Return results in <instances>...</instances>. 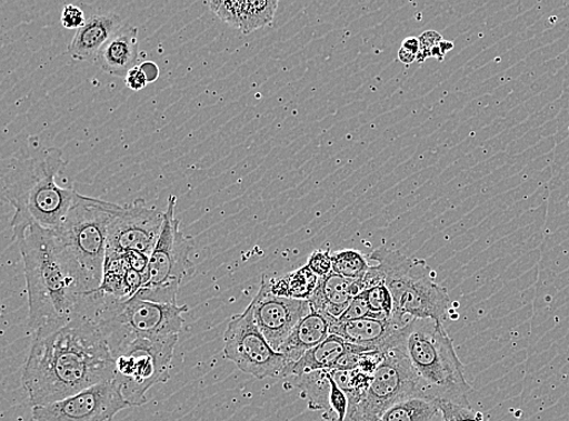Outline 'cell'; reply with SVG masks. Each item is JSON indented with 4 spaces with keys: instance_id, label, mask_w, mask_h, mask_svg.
Instances as JSON below:
<instances>
[{
    "instance_id": "6da1fadb",
    "label": "cell",
    "mask_w": 569,
    "mask_h": 421,
    "mask_svg": "<svg viewBox=\"0 0 569 421\" xmlns=\"http://www.w3.org/2000/svg\"><path fill=\"white\" fill-rule=\"evenodd\" d=\"M116 360L87 309L68 324L34 338L22 384L32 407L58 402L112 381Z\"/></svg>"
},
{
    "instance_id": "7a4b0ae2",
    "label": "cell",
    "mask_w": 569,
    "mask_h": 421,
    "mask_svg": "<svg viewBox=\"0 0 569 421\" xmlns=\"http://www.w3.org/2000/svg\"><path fill=\"white\" fill-rule=\"evenodd\" d=\"M12 232L28 283L31 333L33 339L43 337L84 312L89 295L54 231L31 223Z\"/></svg>"
},
{
    "instance_id": "3957f363",
    "label": "cell",
    "mask_w": 569,
    "mask_h": 421,
    "mask_svg": "<svg viewBox=\"0 0 569 421\" xmlns=\"http://www.w3.org/2000/svg\"><path fill=\"white\" fill-rule=\"evenodd\" d=\"M66 166L57 148H39L10 162L3 177V200L16 209L12 231L31 223L47 230L61 225L78 193L58 182Z\"/></svg>"
},
{
    "instance_id": "277c9868",
    "label": "cell",
    "mask_w": 569,
    "mask_h": 421,
    "mask_svg": "<svg viewBox=\"0 0 569 421\" xmlns=\"http://www.w3.org/2000/svg\"><path fill=\"white\" fill-rule=\"evenodd\" d=\"M403 345L420 380L423 397L436 402L471 407L469 394L472 388L443 324L433 320L410 321L405 327Z\"/></svg>"
},
{
    "instance_id": "5b68a950",
    "label": "cell",
    "mask_w": 569,
    "mask_h": 421,
    "mask_svg": "<svg viewBox=\"0 0 569 421\" xmlns=\"http://www.w3.org/2000/svg\"><path fill=\"white\" fill-rule=\"evenodd\" d=\"M187 307L137 297L122 301L99 292L89 298L88 313L98 324L113 358L136 341L179 339Z\"/></svg>"
},
{
    "instance_id": "8992f818",
    "label": "cell",
    "mask_w": 569,
    "mask_h": 421,
    "mask_svg": "<svg viewBox=\"0 0 569 421\" xmlns=\"http://www.w3.org/2000/svg\"><path fill=\"white\" fill-rule=\"evenodd\" d=\"M119 207L77 193L69 214L52 230L88 295L101 285L109 227Z\"/></svg>"
},
{
    "instance_id": "52a82bcc",
    "label": "cell",
    "mask_w": 569,
    "mask_h": 421,
    "mask_svg": "<svg viewBox=\"0 0 569 421\" xmlns=\"http://www.w3.org/2000/svg\"><path fill=\"white\" fill-rule=\"evenodd\" d=\"M386 273V285L393 298V319L433 320L443 324L451 309L447 289L435 281L426 260L408 258L399 250L380 247L368 257Z\"/></svg>"
},
{
    "instance_id": "ba28073f",
    "label": "cell",
    "mask_w": 569,
    "mask_h": 421,
    "mask_svg": "<svg viewBox=\"0 0 569 421\" xmlns=\"http://www.w3.org/2000/svg\"><path fill=\"white\" fill-rule=\"evenodd\" d=\"M177 202V196L168 197L164 227L150 257L147 282L137 294L139 299L177 305L180 285L194 270L190 259L193 243L180 230Z\"/></svg>"
},
{
    "instance_id": "9c48e42d",
    "label": "cell",
    "mask_w": 569,
    "mask_h": 421,
    "mask_svg": "<svg viewBox=\"0 0 569 421\" xmlns=\"http://www.w3.org/2000/svg\"><path fill=\"white\" fill-rule=\"evenodd\" d=\"M410 398L426 397L407 357L402 337L399 344L387 350L386 359L373 375L372 385L359 402L349 408L348 418L350 421H379L389 408Z\"/></svg>"
},
{
    "instance_id": "30bf717a",
    "label": "cell",
    "mask_w": 569,
    "mask_h": 421,
    "mask_svg": "<svg viewBox=\"0 0 569 421\" xmlns=\"http://www.w3.org/2000/svg\"><path fill=\"white\" fill-rule=\"evenodd\" d=\"M177 344V340H140L114 357L113 381L131 408L147 403L148 391L169 379V367Z\"/></svg>"
},
{
    "instance_id": "8fae6325",
    "label": "cell",
    "mask_w": 569,
    "mask_h": 421,
    "mask_svg": "<svg viewBox=\"0 0 569 421\" xmlns=\"http://www.w3.org/2000/svg\"><path fill=\"white\" fill-rule=\"evenodd\" d=\"M223 357L241 372L260 380L289 377L290 364L259 331L250 305L230 320L223 333Z\"/></svg>"
},
{
    "instance_id": "7c38bea8",
    "label": "cell",
    "mask_w": 569,
    "mask_h": 421,
    "mask_svg": "<svg viewBox=\"0 0 569 421\" xmlns=\"http://www.w3.org/2000/svg\"><path fill=\"white\" fill-rule=\"evenodd\" d=\"M164 212L138 199L117 210L109 227L106 257L136 252L151 257L164 227Z\"/></svg>"
},
{
    "instance_id": "4fadbf2b",
    "label": "cell",
    "mask_w": 569,
    "mask_h": 421,
    "mask_svg": "<svg viewBox=\"0 0 569 421\" xmlns=\"http://www.w3.org/2000/svg\"><path fill=\"white\" fill-rule=\"evenodd\" d=\"M131 408L114 381H103L68 399L33 407L36 421H110Z\"/></svg>"
},
{
    "instance_id": "5bb4252c",
    "label": "cell",
    "mask_w": 569,
    "mask_h": 421,
    "mask_svg": "<svg viewBox=\"0 0 569 421\" xmlns=\"http://www.w3.org/2000/svg\"><path fill=\"white\" fill-rule=\"evenodd\" d=\"M259 331L278 352L298 323L311 311L309 300L277 297L263 275L258 294L250 304Z\"/></svg>"
},
{
    "instance_id": "9a60e30c",
    "label": "cell",
    "mask_w": 569,
    "mask_h": 421,
    "mask_svg": "<svg viewBox=\"0 0 569 421\" xmlns=\"http://www.w3.org/2000/svg\"><path fill=\"white\" fill-rule=\"evenodd\" d=\"M392 318L390 321L362 319L357 321L340 322L330 320V334L337 335L350 344L368 349L388 350L399 344L405 327L409 323Z\"/></svg>"
},
{
    "instance_id": "2e32d148",
    "label": "cell",
    "mask_w": 569,
    "mask_h": 421,
    "mask_svg": "<svg viewBox=\"0 0 569 421\" xmlns=\"http://www.w3.org/2000/svg\"><path fill=\"white\" fill-rule=\"evenodd\" d=\"M223 22L249 34L273 22L278 8L277 0H233V2H207Z\"/></svg>"
},
{
    "instance_id": "e0dca14e",
    "label": "cell",
    "mask_w": 569,
    "mask_h": 421,
    "mask_svg": "<svg viewBox=\"0 0 569 421\" xmlns=\"http://www.w3.org/2000/svg\"><path fill=\"white\" fill-rule=\"evenodd\" d=\"M139 60V30L124 22L102 47L96 62L103 72L126 78Z\"/></svg>"
},
{
    "instance_id": "ac0fdd59",
    "label": "cell",
    "mask_w": 569,
    "mask_h": 421,
    "mask_svg": "<svg viewBox=\"0 0 569 421\" xmlns=\"http://www.w3.org/2000/svg\"><path fill=\"white\" fill-rule=\"evenodd\" d=\"M123 23L122 18L113 12L92 16L82 29L76 31L69 46V54L76 61H97L102 47Z\"/></svg>"
},
{
    "instance_id": "d6986e66",
    "label": "cell",
    "mask_w": 569,
    "mask_h": 421,
    "mask_svg": "<svg viewBox=\"0 0 569 421\" xmlns=\"http://www.w3.org/2000/svg\"><path fill=\"white\" fill-rule=\"evenodd\" d=\"M330 320H332V315L311 309L306 318L298 323L295 331L278 350L290 367L298 362L303 354L323 343L330 335Z\"/></svg>"
},
{
    "instance_id": "ffe728a7",
    "label": "cell",
    "mask_w": 569,
    "mask_h": 421,
    "mask_svg": "<svg viewBox=\"0 0 569 421\" xmlns=\"http://www.w3.org/2000/svg\"><path fill=\"white\" fill-rule=\"evenodd\" d=\"M352 280L343 279L336 272L320 279L312 297L309 299L311 309L339 319L353 299Z\"/></svg>"
},
{
    "instance_id": "44dd1931",
    "label": "cell",
    "mask_w": 569,
    "mask_h": 421,
    "mask_svg": "<svg viewBox=\"0 0 569 421\" xmlns=\"http://www.w3.org/2000/svg\"><path fill=\"white\" fill-rule=\"evenodd\" d=\"M349 348L348 341L330 334L323 343L303 354L298 362L290 367L289 377H300L317 371H333Z\"/></svg>"
},
{
    "instance_id": "7402d4cb",
    "label": "cell",
    "mask_w": 569,
    "mask_h": 421,
    "mask_svg": "<svg viewBox=\"0 0 569 421\" xmlns=\"http://www.w3.org/2000/svg\"><path fill=\"white\" fill-rule=\"evenodd\" d=\"M295 378V385L300 389L301 398L307 400L311 411H320L323 417L330 412V371H317Z\"/></svg>"
},
{
    "instance_id": "603a6c76",
    "label": "cell",
    "mask_w": 569,
    "mask_h": 421,
    "mask_svg": "<svg viewBox=\"0 0 569 421\" xmlns=\"http://www.w3.org/2000/svg\"><path fill=\"white\" fill-rule=\"evenodd\" d=\"M319 281L320 278H317L308 265L290 272L282 279H268L272 294L296 300H309Z\"/></svg>"
},
{
    "instance_id": "cb8c5ba5",
    "label": "cell",
    "mask_w": 569,
    "mask_h": 421,
    "mask_svg": "<svg viewBox=\"0 0 569 421\" xmlns=\"http://www.w3.org/2000/svg\"><path fill=\"white\" fill-rule=\"evenodd\" d=\"M439 412V402L410 398L393 404L379 421H432Z\"/></svg>"
},
{
    "instance_id": "d4e9b609",
    "label": "cell",
    "mask_w": 569,
    "mask_h": 421,
    "mask_svg": "<svg viewBox=\"0 0 569 421\" xmlns=\"http://www.w3.org/2000/svg\"><path fill=\"white\" fill-rule=\"evenodd\" d=\"M333 272L348 280H361L369 270V260L359 250L343 249L332 253Z\"/></svg>"
},
{
    "instance_id": "484cf974",
    "label": "cell",
    "mask_w": 569,
    "mask_h": 421,
    "mask_svg": "<svg viewBox=\"0 0 569 421\" xmlns=\"http://www.w3.org/2000/svg\"><path fill=\"white\" fill-rule=\"evenodd\" d=\"M368 309L369 319L390 321L393 318V298L386 284L367 289L362 293Z\"/></svg>"
},
{
    "instance_id": "4316f807",
    "label": "cell",
    "mask_w": 569,
    "mask_h": 421,
    "mask_svg": "<svg viewBox=\"0 0 569 421\" xmlns=\"http://www.w3.org/2000/svg\"><path fill=\"white\" fill-rule=\"evenodd\" d=\"M330 385H332L329 399L330 412L323 419L328 421H346L349 417V399L346 392L337 385L332 374H330Z\"/></svg>"
},
{
    "instance_id": "83f0119b",
    "label": "cell",
    "mask_w": 569,
    "mask_h": 421,
    "mask_svg": "<svg viewBox=\"0 0 569 421\" xmlns=\"http://www.w3.org/2000/svg\"><path fill=\"white\" fill-rule=\"evenodd\" d=\"M442 421H485L481 412L453 402H439Z\"/></svg>"
},
{
    "instance_id": "f1b7e54d",
    "label": "cell",
    "mask_w": 569,
    "mask_h": 421,
    "mask_svg": "<svg viewBox=\"0 0 569 421\" xmlns=\"http://www.w3.org/2000/svg\"><path fill=\"white\" fill-rule=\"evenodd\" d=\"M308 268L317 275L323 279L333 272L332 253L325 250H315L308 260Z\"/></svg>"
},
{
    "instance_id": "f546056e",
    "label": "cell",
    "mask_w": 569,
    "mask_h": 421,
    "mask_svg": "<svg viewBox=\"0 0 569 421\" xmlns=\"http://www.w3.org/2000/svg\"><path fill=\"white\" fill-rule=\"evenodd\" d=\"M61 24L66 30L82 29L87 22L84 11L76 6H64L61 12Z\"/></svg>"
},
{
    "instance_id": "4dcf8cb0",
    "label": "cell",
    "mask_w": 569,
    "mask_h": 421,
    "mask_svg": "<svg viewBox=\"0 0 569 421\" xmlns=\"http://www.w3.org/2000/svg\"><path fill=\"white\" fill-rule=\"evenodd\" d=\"M387 350H372L361 353L359 370L368 375H375L386 359Z\"/></svg>"
},
{
    "instance_id": "1f68e13d",
    "label": "cell",
    "mask_w": 569,
    "mask_h": 421,
    "mask_svg": "<svg viewBox=\"0 0 569 421\" xmlns=\"http://www.w3.org/2000/svg\"><path fill=\"white\" fill-rule=\"evenodd\" d=\"M369 318V309L362 294L356 297L350 305L338 319L340 322L357 321Z\"/></svg>"
},
{
    "instance_id": "d6a6232c",
    "label": "cell",
    "mask_w": 569,
    "mask_h": 421,
    "mask_svg": "<svg viewBox=\"0 0 569 421\" xmlns=\"http://www.w3.org/2000/svg\"><path fill=\"white\" fill-rule=\"evenodd\" d=\"M124 82L127 87L132 91H140L148 87V78L141 71L140 66H137L136 69H132L128 76L124 78Z\"/></svg>"
},
{
    "instance_id": "836d02e7",
    "label": "cell",
    "mask_w": 569,
    "mask_h": 421,
    "mask_svg": "<svg viewBox=\"0 0 569 421\" xmlns=\"http://www.w3.org/2000/svg\"><path fill=\"white\" fill-rule=\"evenodd\" d=\"M419 38L420 50L430 51L435 47H439L443 41L442 34L436 31L423 32Z\"/></svg>"
},
{
    "instance_id": "e575fe53",
    "label": "cell",
    "mask_w": 569,
    "mask_h": 421,
    "mask_svg": "<svg viewBox=\"0 0 569 421\" xmlns=\"http://www.w3.org/2000/svg\"><path fill=\"white\" fill-rule=\"evenodd\" d=\"M140 69L147 76L149 84L156 82L160 77V68L152 61L142 62Z\"/></svg>"
},
{
    "instance_id": "d590c367",
    "label": "cell",
    "mask_w": 569,
    "mask_h": 421,
    "mask_svg": "<svg viewBox=\"0 0 569 421\" xmlns=\"http://www.w3.org/2000/svg\"><path fill=\"white\" fill-rule=\"evenodd\" d=\"M409 52H412V54L418 56L420 51V42L419 38L417 37H408L405 39L402 47Z\"/></svg>"
},
{
    "instance_id": "8d00e7d4",
    "label": "cell",
    "mask_w": 569,
    "mask_h": 421,
    "mask_svg": "<svg viewBox=\"0 0 569 421\" xmlns=\"http://www.w3.org/2000/svg\"><path fill=\"white\" fill-rule=\"evenodd\" d=\"M399 60L405 64H410L417 61V56L412 54V52L407 51L401 48L399 50Z\"/></svg>"
},
{
    "instance_id": "74e56055",
    "label": "cell",
    "mask_w": 569,
    "mask_h": 421,
    "mask_svg": "<svg viewBox=\"0 0 569 421\" xmlns=\"http://www.w3.org/2000/svg\"><path fill=\"white\" fill-rule=\"evenodd\" d=\"M431 58L438 59L439 61H443L445 54L440 47H435L430 50Z\"/></svg>"
},
{
    "instance_id": "f35d334b",
    "label": "cell",
    "mask_w": 569,
    "mask_h": 421,
    "mask_svg": "<svg viewBox=\"0 0 569 421\" xmlns=\"http://www.w3.org/2000/svg\"><path fill=\"white\" fill-rule=\"evenodd\" d=\"M439 47L441 48L443 54L446 56L448 51H451L455 49V43L451 41H445V39H443V41L440 43Z\"/></svg>"
}]
</instances>
